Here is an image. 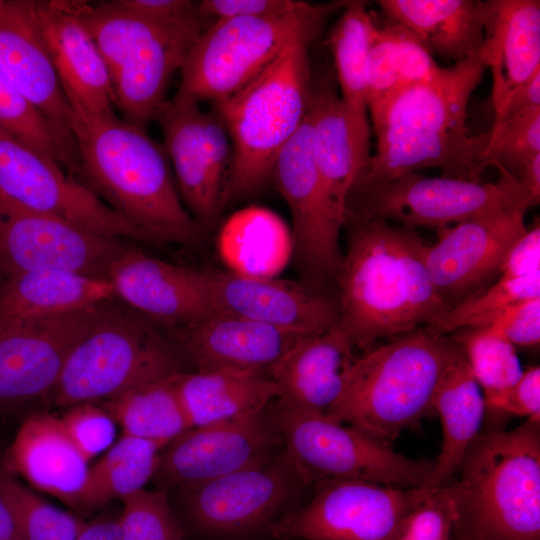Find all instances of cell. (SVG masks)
Instances as JSON below:
<instances>
[{
    "label": "cell",
    "instance_id": "cell-1",
    "mask_svg": "<svg viewBox=\"0 0 540 540\" xmlns=\"http://www.w3.org/2000/svg\"><path fill=\"white\" fill-rule=\"evenodd\" d=\"M485 69L475 54L369 105L377 150L352 189L428 167L440 168L443 177L481 182L491 131L471 135L467 109Z\"/></svg>",
    "mask_w": 540,
    "mask_h": 540
},
{
    "label": "cell",
    "instance_id": "cell-2",
    "mask_svg": "<svg viewBox=\"0 0 540 540\" xmlns=\"http://www.w3.org/2000/svg\"><path fill=\"white\" fill-rule=\"evenodd\" d=\"M343 226L348 245L335 280L338 327L354 348L430 325L448 309L415 229L349 213Z\"/></svg>",
    "mask_w": 540,
    "mask_h": 540
},
{
    "label": "cell",
    "instance_id": "cell-3",
    "mask_svg": "<svg viewBox=\"0 0 540 540\" xmlns=\"http://www.w3.org/2000/svg\"><path fill=\"white\" fill-rule=\"evenodd\" d=\"M74 179L147 235L152 244H197L203 228L175 187L163 145L146 130L110 117L73 116Z\"/></svg>",
    "mask_w": 540,
    "mask_h": 540
},
{
    "label": "cell",
    "instance_id": "cell-4",
    "mask_svg": "<svg viewBox=\"0 0 540 540\" xmlns=\"http://www.w3.org/2000/svg\"><path fill=\"white\" fill-rule=\"evenodd\" d=\"M462 355L453 339L431 329L392 337L355 357L326 415L390 445L403 430L435 414L436 388Z\"/></svg>",
    "mask_w": 540,
    "mask_h": 540
},
{
    "label": "cell",
    "instance_id": "cell-5",
    "mask_svg": "<svg viewBox=\"0 0 540 540\" xmlns=\"http://www.w3.org/2000/svg\"><path fill=\"white\" fill-rule=\"evenodd\" d=\"M456 475L458 539L540 540L539 421L479 434Z\"/></svg>",
    "mask_w": 540,
    "mask_h": 540
},
{
    "label": "cell",
    "instance_id": "cell-6",
    "mask_svg": "<svg viewBox=\"0 0 540 540\" xmlns=\"http://www.w3.org/2000/svg\"><path fill=\"white\" fill-rule=\"evenodd\" d=\"M310 43L293 41L241 90L212 104L234 150L228 200L252 194L271 179L278 155L304 122L313 85Z\"/></svg>",
    "mask_w": 540,
    "mask_h": 540
},
{
    "label": "cell",
    "instance_id": "cell-7",
    "mask_svg": "<svg viewBox=\"0 0 540 540\" xmlns=\"http://www.w3.org/2000/svg\"><path fill=\"white\" fill-rule=\"evenodd\" d=\"M114 298L71 351L51 391L64 408L108 402L146 383L181 372L179 350L156 323Z\"/></svg>",
    "mask_w": 540,
    "mask_h": 540
},
{
    "label": "cell",
    "instance_id": "cell-8",
    "mask_svg": "<svg viewBox=\"0 0 540 540\" xmlns=\"http://www.w3.org/2000/svg\"><path fill=\"white\" fill-rule=\"evenodd\" d=\"M347 2H306L300 9L279 16L214 20L188 51L177 94L211 104L231 97L290 43L298 39L312 42L328 17Z\"/></svg>",
    "mask_w": 540,
    "mask_h": 540
},
{
    "label": "cell",
    "instance_id": "cell-9",
    "mask_svg": "<svg viewBox=\"0 0 540 540\" xmlns=\"http://www.w3.org/2000/svg\"><path fill=\"white\" fill-rule=\"evenodd\" d=\"M277 428L297 473L308 481L360 480L399 488L426 487L434 460H414L325 414L277 402Z\"/></svg>",
    "mask_w": 540,
    "mask_h": 540
},
{
    "label": "cell",
    "instance_id": "cell-10",
    "mask_svg": "<svg viewBox=\"0 0 540 540\" xmlns=\"http://www.w3.org/2000/svg\"><path fill=\"white\" fill-rule=\"evenodd\" d=\"M497 170L499 178L494 182L409 172L374 186L352 189L345 214L393 220L415 230H438L497 211L525 213L536 205L515 177L502 168Z\"/></svg>",
    "mask_w": 540,
    "mask_h": 540
},
{
    "label": "cell",
    "instance_id": "cell-11",
    "mask_svg": "<svg viewBox=\"0 0 540 540\" xmlns=\"http://www.w3.org/2000/svg\"><path fill=\"white\" fill-rule=\"evenodd\" d=\"M435 489L324 481L313 499L276 523L273 532L305 540H394L409 513Z\"/></svg>",
    "mask_w": 540,
    "mask_h": 540
},
{
    "label": "cell",
    "instance_id": "cell-12",
    "mask_svg": "<svg viewBox=\"0 0 540 540\" xmlns=\"http://www.w3.org/2000/svg\"><path fill=\"white\" fill-rule=\"evenodd\" d=\"M292 218V254L304 283L325 291L335 279L343 254L339 245L342 221L325 194L313 155L312 128L307 116L278 155L271 173Z\"/></svg>",
    "mask_w": 540,
    "mask_h": 540
},
{
    "label": "cell",
    "instance_id": "cell-13",
    "mask_svg": "<svg viewBox=\"0 0 540 540\" xmlns=\"http://www.w3.org/2000/svg\"><path fill=\"white\" fill-rule=\"evenodd\" d=\"M129 246L25 208L0 192V277L65 270L107 279Z\"/></svg>",
    "mask_w": 540,
    "mask_h": 540
},
{
    "label": "cell",
    "instance_id": "cell-14",
    "mask_svg": "<svg viewBox=\"0 0 540 540\" xmlns=\"http://www.w3.org/2000/svg\"><path fill=\"white\" fill-rule=\"evenodd\" d=\"M0 192L25 208L59 218L89 232L151 243L145 233L58 164L1 128Z\"/></svg>",
    "mask_w": 540,
    "mask_h": 540
},
{
    "label": "cell",
    "instance_id": "cell-15",
    "mask_svg": "<svg viewBox=\"0 0 540 540\" xmlns=\"http://www.w3.org/2000/svg\"><path fill=\"white\" fill-rule=\"evenodd\" d=\"M282 442L273 411L265 409L234 419L193 427L161 451L154 477L187 487L244 468L267 464Z\"/></svg>",
    "mask_w": 540,
    "mask_h": 540
},
{
    "label": "cell",
    "instance_id": "cell-16",
    "mask_svg": "<svg viewBox=\"0 0 540 540\" xmlns=\"http://www.w3.org/2000/svg\"><path fill=\"white\" fill-rule=\"evenodd\" d=\"M101 305L0 328V409L51 393Z\"/></svg>",
    "mask_w": 540,
    "mask_h": 540
},
{
    "label": "cell",
    "instance_id": "cell-17",
    "mask_svg": "<svg viewBox=\"0 0 540 540\" xmlns=\"http://www.w3.org/2000/svg\"><path fill=\"white\" fill-rule=\"evenodd\" d=\"M526 229L524 212L507 210L436 230L437 241L426 246L425 264L448 308L500 273L506 253Z\"/></svg>",
    "mask_w": 540,
    "mask_h": 540
},
{
    "label": "cell",
    "instance_id": "cell-18",
    "mask_svg": "<svg viewBox=\"0 0 540 540\" xmlns=\"http://www.w3.org/2000/svg\"><path fill=\"white\" fill-rule=\"evenodd\" d=\"M215 314L232 315L307 335L338 326L337 303L307 284L236 271H203Z\"/></svg>",
    "mask_w": 540,
    "mask_h": 540
},
{
    "label": "cell",
    "instance_id": "cell-19",
    "mask_svg": "<svg viewBox=\"0 0 540 540\" xmlns=\"http://www.w3.org/2000/svg\"><path fill=\"white\" fill-rule=\"evenodd\" d=\"M31 2L34 17L73 116L116 115L111 75L78 16L75 1Z\"/></svg>",
    "mask_w": 540,
    "mask_h": 540
},
{
    "label": "cell",
    "instance_id": "cell-20",
    "mask_svg": "<svg viewBox=\"0 0 540 540\" xmlns=\"http://www.w3.org/2000/svg\"><path fill=\"white\" fill-rule=\"evenodd\" d=\"M114 298L171 329L213 314L202 270L171 264L129 247L109 269Z\"/></svg>",
    "mask_w": 540,
    "mask_h": 540
},
{
    "label": "cell",
    "instance_id": "cell-21",
    "mask_svg": "<svg viewBox=\"0 0 540 540\" xmlns=\"http://www.w3.org/2000/svg\"><path fill=\"white\" fill-rule=\"evenodd\" d=\"M172 330L173 342L197 371L224 370L266 377L298 341L309 336L225 314H213Z\"/></svg>",
    "mask_w": 540,
    "mask_h": 540
},
{
    "label": "cell",
    "instance_id": "cell-22",
    "mask_svg": "<svg viewBox=\"0 0 540 540\" xmlns=\"http://www.w3.org/2000/svg\"><path fill=\"white\" fill-rule=\"evenodd\" d=\"M212 22L204 16L178 24L154 22L113 79L116 110L124 121L146 130L156 120L173 75Z\"/></svg>",
    "mask_w": 540,
    "mask_h": 540
},
{
    "label": "cell",
    "instance_id": "cell-23",
    "mask_svg": "<svg viewBox=\"0 0 540 540\" xmlns=\"http://www.w3.org/2000/svg\"><path fill=\"white\" fill-rule=\"evenodd\" d=\"M0 68L77 150L71 129L73 111L34 17L31 0H0Z\"/></svg>",
    "mask_w": 540,
    "mask_h": 540
},
{
    "label": "cell",
    "instance_id": "cell-24",
    "mask_svg": "<svg viewBox=\"0 0 540 540\" xmlns=\"http://www.w3.org/2000/svg\"><path fill=\"white\" fill-rule=\"evenodd\" d=\"M184 488L190 517L200 529L234 534L273 517L289 494V481L281 469L264 464Z\"/></svg>",
    "mask_w": 540,
    "mask_h": 540
},
{
    "label": "cell",
    "instance_id": "cell-25",
    "mask_svg": "<svg viewBox=\"0 0 540 540\" xmlns=\"http://www.w3.org/2000/svg\"><path fill=\"white\" fill-rule=\"evenodd\" d=\"M483 41L477 53L492 75L495 116L540 71V1H479Z\"/></svg>",
    "mask_w": 540,
    "mask_h": 540
},
{
    "label": "cell",
    "instance_id": "cell-26",
    "mask_svg": "<svg viewBox=\"0 0 540 540\" xmlns=\"http://www.w3.org/2000/svg\"><path fill=\"white\" fill-rule=\"evenodd\" d=\"M353 350L338 326L302 338L269 372L280 391L277 402L326 415L342 393Z\"/></svg>",
    "mask_w": 540,
    "mask_h": 540
},
{
    "label": "cell",
    "instance_id": "cell-27",
    "mask_svg": "<svg viewBox=\"0 0 540 540\" xmlns=\"http://www.w3.org/2000/svg\"><path fill=\"white\" fill-rule=\"evenodd\" d=\"M88 462L59 418L34 414L17 430L1 466L75 508L88 475Z\"/></svg>",
    "mask_w": 540,
    "mask_h": 540
},
{
    "label": "cell",
    "instance_id": "cell-28",
    "mask_svg": "<svg viewBox=\"0 0 540 540\" xmlns=\"http://www.w3.org/2000/svg\"><path fill=\"white\" fill-rule=\"evenodd\" d=\"M201 113L199 103L176 93L163 105L155 121L161 127L163 147L173 166L182 202L196 222L207 229L217 222L227 195L212 176L203 152Z\"/></svg>",
    "mask_w": 540,
    "mask_h": 540
},
{
    "label": "cell",
    "instance_id": "cell-29",
    "mask_svg": "<svg viewBox=\"0 0 540 540\" xmlns=\"http://www.w3.org/2000/svg\"><path fill=\"white\" fill-rule=\"evenodd\" d=\"M112 298L107 279L65 270L21 273L0 283V328L82 310Z\"/></svg>",
    "mask_w": 540,
    "mask_h": 540
},
{
    "label": "cell",
    "instance_id": "cell-30",
    "mask_svg": "<svg viewBox=\"0 0 540 540\" xmlns=\"http://www.w3.org/2000/svg\"><path fill=\"white\" fill-rule=\"evenodd\" d=\"M374 22L365 2L348 1L327 39L362 171L370 158L366 59Z\"/></svg>",
    "mask_w": 540,
    "mask_h": 540
},
{
    "label": "cell",
    "instance_id": "cell-31",
    "mask_svg": "<svg viewBox=\"0 0 540 540\" xmlns=\"http://www.w3.org/2000/svg\"><path fill=\"white\" fill-rule=\"evenodd\" d=\"M309 116L315 165L327 199L344 223L347 200L362 169L340 96L330 80L312 85Z\"/></svg>",
    "mask_w": 540,
    "mask_h": 540
},
{
    "label": "cell",
    "instance_id": "cell-32",
    "mask_svg": "<svg viewBox=\"0 0 540 540\" xmlns=\"http://www.w3.org/2000/svg\"><path fill=\"white\" fill-rule=\"evenodd\" d=\"M378 4L387 20L407 28L431 54L458 63L481 47L479 1L381 0Z\"/></svg>",
    "mask_w": 540,
    "mask_h": 540
},
{
    "label": "cell",
    "instance_id": "cell-33",
    "mask_svg": "<svg viewBox=\"0 0 540 540\" xmlns=\"http://www.w3.org/2000/svg\"><path fill=\"white\" fill-rule=\"evenodd\" d=\"M174 384L191 428L261 411L280 395L269 377L224 370L179 372Z\"/></svg>",
    "mask_w": 540,
    "mask_h": 540
},
{
    "label": "cell",
    "instance_id": "cell-34",
    "mask_svg": "<svg viewBox=\"0 0 540 540\" xmlns=\"http://www.w3.org/2000/svg\"><path fill=\"white\" fill-rule=\"evenodd\" d=\"M485 408L480 386L462 355L445 371L433 397L443 442L426 487L441 488L453 481L465 453L479 435Z\"/></svg>",
    "mask_w": 540,
    "mask_h": 540
},
{
    "label": "cell",
    "instance_id": "cell-35",
    "mask_svg": "<svg viewBox=\"0 0 540 540\" xmlns=\"http://www.w3.org/2000/svg\"><path fill=\"white\" fill-rule=\"evenodd\" d=\"M163 448L148 440L122 435L89 468L75 508H98L144 489L156 473Z\"/></svg>",
    "mask_w": 540,
    "mask_h": 540
},
{
    "label": "cell",
    "instance_id": "cell-36",
    "mask_svg": "<svg viewBox=\"0 0 540 540\" xmlns=\"http://www.w3.org/2000/svg\"><path fill=\"white\" fill-rule=\"evenodd\" d=\"M176 374L146 383L105 402V409L120 425L123 435L166 447L191 428L175 388Z\"/></svg>",
    "mask_w": 540,
    "mask_h": 540
},
{
    "label": "cell",
    "instance_id": "cell-37",
    "mask_svg": "<svg viewBox=\"0 0 540 540\" xmlns=\"http://www.w3.org/2000/svg\"><path fill=\"white\" fill-rule=\"evenodd\" d=\"M0 128L74 176L77 150L17 90L0 68Z\"/></svg>",
    "mask_w": 540,
    "mask_h": 540
},
{
    "label": "cell",
    "instance_id": "cell-38",
    "mask_svg": "<svg viewBox=\"0 0 540 540\" xmlns=\"http://www.w3.org/2000/svg\"><path fill=\"white\" fill-rule=\"evenodd\" d=\"M0 492L21 540H76L84 525L44 501L1 465Z\"/></svg>",
    "mask_w": 540,
    "mask_h": 540
},
{
    "label": "cell",
    "instance_id": "cell-39",
    "mask_svg": "<svg viewBox=\"0 0 540 540\" xmlns=\"http://www.w3.org/2000/svg\"><path fill=\"white\" fill-rule=\"evenodd\" d=\"M535 297H540V271L520 278L500 277L449 307L429 326L440 334L487 326L506 308Z\"/></svg>",
    "mask_w": 540,
    "mask_h": 540
},
{
    "label": "cell",
    "instance_id": "cell-40",
    "mask_svg": "<svg viewBox=\"0 0 540 540\" xmlns=\"http://www.w3.org/2000/svg\"><path fill=\"white\" fill-rule=\"evenodd\" d=\"M453 340L484 393L512 385L523 373L515 346L489 326L461 329Z\"/></svg>",
    "mask_w": 540,
    "mask_h": 540
},
{
    "label": "cell",
    "instance_id": "cell-41",
    "mask_svg": "<svg viewBox=\"0 0 540 540\" xmlns=\"http://www.w3.org/2000/svg\"><path fill=\"white\" fill-rule=\"evenodd\" d=\"M490 131L486 152L488 167L502 168L516 177L540 154V106L518 112Z\"/></svg>",
    "mask_w": 540,
    "mask_h": 540
},
{
    "label": "cell",
    "instance_id": "cell-42",
    "mask_svg": "<svg viewBox=\"0 0 540 540\" xmlns=\"http://www.w3.org/2000/svg\"><path fill=\"white\" fill-rule=\"evenodd\" d=\"M121 501L118 521L122 540H182L165 490L141 489Z\"/></svg>",
    "mask_w": 540,
    "mask_h": 540
},
{
    "label": "cell",
    "instance_id": "cell-43",
    "mask_svg": "<svg viewBox=\"0 0 540 540\" xmlns=\"http://www.w3.org/2000/svg\"><path fill=\"white\" fill-rule=\"evenodd\" d=\"M458 512L451 486L436 488L405 518L394 540H454Z\"/></svg>",
    "mask_w": 540,
    "mask_h": 540
},
{
    "label": "cell",
    "instance_id": "cell-44",
    "mask_svg": "<svg viewBox=\"0 0 540 540\" xmlns=\"http://www.w3.org/2000/svg\"><path fill=\"white\" fill-rule=\"evenodd\" d=\"M59 419L66 433L88 460L113 445L116 422L97 403L86 402L71 406Z\"/></svg>",
    "mask_w": 540,
    "mask_h": 540
},
{
    "label": "cell",
    "instance_id": "cell-45",
    "mask_svg": "<svg viewBox=\"0 0 540 540\" xmlns=\"http://www.w3.org/2000/svg\"><path fill=\"white\" fill-rule=\"evenodd\" d=\"M200 138L208 167L215 181L228 190L234 165V150L229 132L216 109L212 106L200 117Z\"/></svg>",
    "mask_w": 540,
    "mask_h": 540
},
{
    "label": "cell",
    "instance_id": "cell-46",
    "mask_svg": "<svg viewBox=\"0 0 540 540\" xmlns=\"http://www.w3.org/2000/svg\"><path fill=\"white\" fill-rule=\"evenodd\" d=\"M485 407L528 419H540V368L523 371L512 385L497 391L483 393Z\"/></svg>",
    "mask_w": 540,
    "mask_h": 540
},
{
    "label": "cell",
    "instance_id": "cell-47",
    "mask_svg": "<svg viewBox=\"0 0 540 540\" xmlns=\"http://www.w3.org/2000/svg\"><path fill=\"white\" fill-rule=\"evenodd\" d=\"M487 326L495 329L514 346L529 347L538 344L540 341V297L506 308Z\"/></svg>",
    "mask_w": 540,
    "mask_h": 540
},
{
    "label": "cell",
    "instance_id": "cell-48",
    "mask_svg": "<svg viewBox=\"0 0 540 540\" xmlns=\"http://www.w3.org/2000/svg\"><path fill=\"white\" fill-rule=\"evenodd\" d=\"M306 2L297 0H202L200 12L211 20L262 18L296 11Z\"/></svg>",
    "mask_w": 540,
    "mask_h": 540
},
{
    "label": "cell",
    "instance_id": "cell-49",
    "mask_svg": "<svg viewBox=\"0 0 540 540\" xmlns=\"http://www.w3.org/2000/svg\"><path fill=\"white\" fill-rule=\"evenodd\" d=\"M538 271H540V225L537 220L509 248L500 267V277L520 278Z\"/></svg>",
    "mask_w": 540,
    "mask_h": 540
},
{
    "label": "cell",
    "instance_id": "cell-50",
    "mask_svg": "<svg viewBox=\"0 0 540 540\" xmlns=\"http://www.w3.org/2000/svg\"><path fill=\"white\" fill-rule=\"evenodd\" d=\"M121 2L138 16L159 24H178L204 16L199 10V1L121 0Z\"/></svg>",
    "mask_w": 540,
    "mask_h": 540
},
{
    "label": "cell",
    "instance_id": "cell-51",
    "mask_svg": "<svg viewBox=\"0 0 540 540\" xmlns=\"http://www.w3.org/2000/svg\"><path fill=\"white\" fill-rule=\"evenodd\" d=\"M540 106V71L521 86L507 102L503 110L494 116L492 127L523 110Z\"/></svg>",
    "mask_w": 540,
    "mask_h": 540
},
{
    "label": "cell",
    "instance_id": "cell-52",
    "mask_svg": "<svg viewBox=\"0 0 540 540\" xmlns=\"http://www.w3.org/2000/svg\"><path fill=\"white\" fill-rule=\"evenodd\" d=\"M76 540H122L118 517L84 523Z\"/></svg>",
    "mask_w": 540,
    "mask_h": 540
},
{
    "label": "cell",
    "instance_id": "cell-53",
    "mask_svg": "<svg viewBox=\"0 0 540 540\" xmlns=\"http://www.w3.org/2000/svg\"><path fill=\"white\" fill-rule=\"evenodd\" d=\"M0 540H21L5 500L0 492Z\"/></svg>",
    "mask_w": 540,
    "mask_h": 540
},
{
    "label": "cell",
    "instance_id": "cell-54",
    "mask_svg": "<svg viewBox=\"0 0 540 540\" xmlns=\"http://www.w3.org/2000/svg\"><path fill=\"white\" fill-rule=\"evenodd\" d=\"M1 281H2V278L0 277V283H1Z\"/></svg>",
    "mask_w": 540,
    "mask_h": 540
},
{
    "label": "cell",
    "instance_id": "cell-55",
    "mask_svg": "<svg viewBox=\"0 0 540 540\" xmlns=\"http://www.w3.org/2000/svg\"><path fill=\"white\" fill-rule=\"evenodd\" d=\"M457 540H462V539H458V538H457Z\"/></svg>",
    "mask_w": 540,
    "mask_h": 540
}]
</instances>
